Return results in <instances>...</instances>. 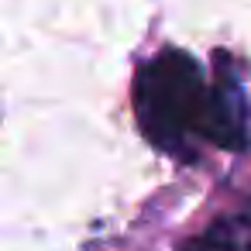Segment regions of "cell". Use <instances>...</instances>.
I'll use <instances>...</instances> for the list:
<instances>
[{
  "instance_id": "cell-2",
  "label": "cell",
  "mask_w": 251,
  "mask_h": 251,
  "mask_svg": "<svg viewBox=\"0 0 251 251\" xmlns=\"http://www.w3.org/2000/svg\"><path fill=\"white\" fill-rule=\"evenodd\" d=\"M179 251H251V196L237 210L213 220L203 234L186 241Z\"/></svg>"
},
{
  "instance_id": "cell-1",
  "label": "cell",
  "mask_w": 251,
  "mask_h": 251,
  "mask_svg": "<svg viewBox=\"0 0 251 251\" xmlns=\"http://www.w3.org/2000/svg\"><path fill=\"white\" fill-rule=\"evenodd\" d=\"M134 114L141 134L179 162L196 158V145L248 148V100L227 55H217L213 79L179 49L148 59L134 76Z\"/></svg>"
}]
</instances>
